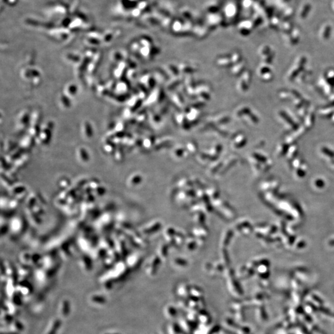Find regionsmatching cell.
<instances>
[{
  "label": "cell",
  "mask_w": 334,
  "mask_h": 334,
  "mask_svg": "<svg viewBox=\"0 0 334 334\" xmlns=\"http://www.w3.org/2000/svg\"><path fill=\"white\" fill-rule=\"evenodd\" d=\"M62 324V322L60 319H56L54 323L52 325V326L50 329V330L49 331V332H48L47 334H56L57 333V332L58 331V329L61 327Z\"/></svg>",
  "instance_id": "obj_1"
},
{
  "label": "cell",
  "mask_w": 334,
  "mask_h": 334,
  "mask_svg": "<svg viewBox=\"0 0 334 334\" xmlns=\"http://www.w3.org/2000/svg\"><path fill=\"white\" fill-rule=\"evenodd\" d=\"M71 311V305L69 301L64 300L62 304V314L63 316L67 317L69 316Z\"/></svg>",
  "instance_id": "obj_2"
},
{
  "label": "cell",
  "mask_w": 334,
  "mask_h": 334,
  "mask_svg": "<svg viewBox=\"0 0 334 334\" xmlns=\"http://www.w3.org/2000/svg\"><path fill=\"white\" fill-rule=\"evenodd\" d=\"M92 301L95 303L98 304H105L106 303V298L102 296L94 295L92 297Z\"/></svg>",
  "instance_id": "obj_3"
},
{
  "label": "cell",
  "mask_w": 334,
  "mask_h": 334,
  "mask_svg": "<svg viewBox=\"0 0 334 334\" xmlns=\"http://www.w3.org/2000/svg\"><path fill=\"white\" fill-rule=\"evenodd\" d=\"M14 325L16 328L17 329L18 331H22L24 330V325H22V324L21 323V322H19L18 321H15V323H14Z\"/></svg>",
  "instance_id": "obj_4"
},
{
  "label": "cell",
  "mask_w": 334,
  "mask_h": 334,
  "mask_svg": "<svg viewBox=\"0 0 334 334\" xmlns=\"http://www.w3.org/2000/svg\"><path fill=\"white\" fill-rule=\"evenodd\" d=\"M5 319H6V321L7 322H11L12 321H13V317H12L10 315H7L6 317H5Z\"/></svg>",
  "instance_id": "obj_5"
},
{
  "label": "cell",
  "mask_w": 334,
  "mask_h": 334,
  "mask_svg": "<svg viewBox=\"0 0 334 334\" xmlns=\"http://www.w3.org/2000/svg\"><path fill=\"white\" fill-rule=\"evenodd\" d=\"M1 334H19L18 332H4V333H1Z\"/></svg>",
  "instance_id": "obj_6"
},
{
  "label": "cell",
  "mask_w": 334,
  "mask_h": 334,
  "mask_svg": "<svg viewBox=\"0 0 334 334\" xmlns=\"http://www.w3.org/2000/svg\"><path fill=\"white\" fill-rule=\"evenodd\" d=\"M106 334H119V333H106Z\"/></svg>",
  "instance_id": "obj_7"
}]
</instances>
